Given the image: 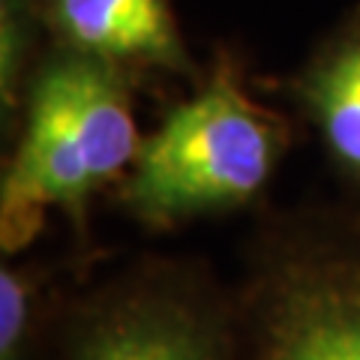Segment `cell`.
Masks as SVG:
<instances>
[{
  "mask_svg": "<svg viewBox=\"0 0 360 360\" xmlns=\"http://www.w3.org/2000/svg\"><path fill=\"white\" fill-rule=\"evenodd\" d=\"M135 82L117 66L49 42L21 99L15 148L0 180L4 252L25 250L49 210L84 229L94 198L129 174L144 141Z\"/></svg>",
  "mask_w": 360,
  "mask_h": 360,
  "instance_id": "cell-1",
  "label": "cell"
},
{
  "mask_svg": "<svg viewBox=\"0 0 360 360\" xmlns=\"http://www.w3.org/2000/svg\"><path fill=\"white\" fill-rule=\"evenodd\" d=\"M291 129L246 87L231 49H217L193 94L144 135L117 198L150 231L250 207L264 195L288 150Z\"/></svg>",
  "mask_w": 360,
  "mask_h": 360,
  "instance_id": "cell-2",
  "label": "cell"
},
{
  "mask_svg": "<svg viewBox=\"0 0 360 360\" xmlns=\"http://www.w3.org/2000/svg\"><path fill=\"white\" fill-rule=\"evenodd\" d=\"M229 360H360V217L264 225L231 297Z\"/></svg>",
  "mask_w": 360,
  "mask_h": 360,
  "instance_id": "cell-3",
  "label": "cell"
},
{
  "mask_svg": "<svg viewBox=\"0 0 360 360\" xmlns=\"http://www.w3.org/2000/svg\"><path fill=\"white\" fill-rule=\"evenodd\" d=\"M70 360H229L231 300L177 262H150L90 300Z\"/></svg>",
  "mask_w": 360,
  "mask_h": 360,
  "instance_id": "cell-4",
  "label": "cell"
},
{
  "mask_svg": "<svg viewBox=\"0 0 360 360\" xmlns=\"http://www.w3.org/2000/svg\"><path fill=\"white\" fill-rule=\"evenodd\" d=\"M58 49L111 63L129 75L165 72L198 82L172 0H33Z\"/></svg>",
  "mask_w": 360,
  "mask_h": 360,
  "instance_id": "cell-5",
  "label": "cell"
},
{
  "mask_svg": "<svg viewBox=\"0 0 360 360\" xmlns=\"http://www.w3.org/2000/svg\"><path fill=\"white\" fill-rule=\"evenodd\" d=\"M279 87L315 132L336 177L360 201V4L324 33Z\"/></svg>",
  "mask_w": 360,
  "mask_h": 360,
  "instance_id": "cell-6",
  "label": "cell"
},
{
  "mask_svg": "<svg viewBox=\"0 0 360 360\" xmlns=\"http://www.w3.org/2000/svg\"><path fill=\"white\" fill-rule=\"evenodd\" d=\"M49 49V33L33 0H0V105L18 117L21 99L39 58Z\"/></svg>",
  "mask_w": 360,
  "mask_h": 360,
  "instance_id": "cell-7",
  "label": "cell"
},
{
  "mask_svg": "<svg viewBox=\"0 0 360 360\" xmlns=\"http://www.w3.org/2000/svg\"><path fill=\"white\" fill-rule=\"evenodd\" d=\"M37 279L25 267L4 264L0 270V360H25L33 324Z\"/></svg>",
  "mask_w": 360,
  "mask_h": 360,
  "instance_id": "cell-8",
  "label": "cell"
}]
</instances>
